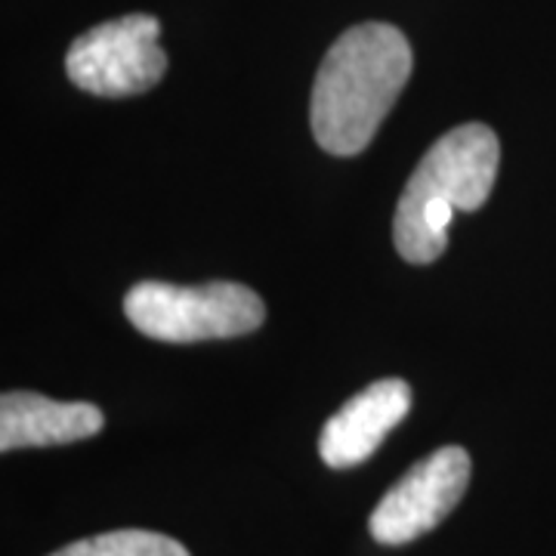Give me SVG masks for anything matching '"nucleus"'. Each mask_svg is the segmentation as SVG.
Segmentation results:
<instances>
[{
	"instance_id": "f257e3e1",
	"label": "nucleus",
	"mask_w": 556,
	"mask_h": 556,
	"mask_svg": "<svg viewBox=\"0 0 556 556\" xmlns=\"http://www.w3.org/2000/svg\"><path fill=\"white\" fill-rule=\"evenodd\" d=\"M412 68V43L396 25L362 22L346 28L325 53L313 84L309 124L318 146L338 159L365 152Z\"/></svg>"
},
{
	"instance_id": "f03ea898",
	"label": "nucleus",
	"mask_w": 556,
	"mask_h": 556,
	"mask_svg": "<svg viewBox=\"0 0 556 556\" xmlns=\"http://www.w3.org/2000/svg\"><path fill=\"white\" fill-rule=\"evenodd\" d=\"M495 130L489 124H460L433 142L408 177L393 217V241L402 260L433 263L448 248L455 211H479L497 177Z\"/></svg>"
},
{
	"instance_id": "7ed1b4c3",
	"label": "nucleus",
	"mask_w": 556,
	"mask_h": 556,
	"mask_svg": "<svg viewBox=\"0 0 556 556\" xmlns=\"http://www.w3.org/2000/svg\"><path fill=\"white\" fill-rule=\"evenodd\" d=\"M124 316L139 334L161 343H201L257 331L266 321V306L239 281H139L124 298Z\"/></svg>"
},
{
	"instance_id": "20e7f679",
	"label": "nucleus",
	"mask_w": 556,
	"mask_h": 556,
	"mask_svg": "<svg viewBox=\"0 0 556 556\" xmlns=\"http://www.w3.org/2000/svg\"><path fill=\"white\" fill-rule=\"evenodd\" d=\"M159 38L161 22L149 13L102 22L72 40L65 53L68 80L84 93L109 100L146 93L167 72Z\"/></svg>"
},
{
	"instance_id": "39448f33",
	"label": "nucleus",
	"mask_w": 556,
	"mask_h": 556,
	"mask_svg": "<svg viewBox=\"0 0 556 556\" xmlns=\"http://www.w3.org/2000/svg\"><path fill=\"white\" fill-rule=\"evenodd\" d=\"M470 470V455L460 445H445L424 457L380 497L368 519L371 538L387 547H399L433 532L467 492Z\"/></svg>"
},
{
	"instance_id": "423d86ee",
	"label": "nucleus",
	"mask_w": 556,
	"mask_h": 556,
	"mask_svg": "<svg viewBox=\"0 0 556 556\" xmlns=\"http://www.w3.org/2000/svg\"><path fill=\"white\" fill-rule=\"evenodd\" d=\"M412 412V387L399 378L368 383L362 393L343 402L338 415L318 433V455L334 470L365 464L383 445L387 433Z\"/></svg>"
},
{
	"instance_id": "0eeeda50",
	"label": "nucleus",
	"mask_w": 556,
	"mask_h": 556,
	"mask_svg": "<svg viewBox=\"0 0 556 556\" xmlns=\"http://www.w3.org/2000/svg\"><path fill=\"white\" fill-rule=\"evenodd\" d=\"M105 417L90 402H56L40 393L7 390L0 399V452L47 448L97 437Z\"/></svg>"
},
{
	"instance_id": "6e6552de",
	"label": "nucleus",
	"mask_w": 556,
	"mask_h": 556,
	"mask_svg": "<svg viewBox=\"0 0 556 556\" xmlns=\"http://www.w3.org/2000/svg\"><path fill=\"white\" fill-rule=\"evenodd\" d=\"M50 556H189V551L177 538L146 532V529H118L93 538H80L75 544H65Z\"/></svg>"
}]
</instances>
